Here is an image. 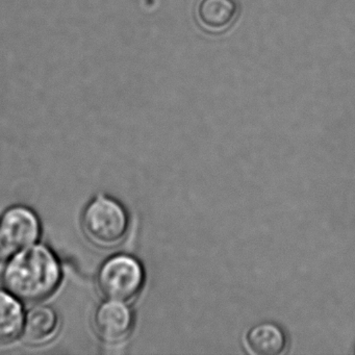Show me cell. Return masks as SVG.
Here are the masks:
<instances>
[{
  "mask_svg": "<svg viewBox=\"0 0 355 355\" xmlns=\"http://www.w3.org/2000/svg\"><path fill=\"white\" fill-rule=\"evenodd\" d=\"M60 324L59 315L53 307L38 305L30 309L24 317L22 336L28 344H47L59 334Z\"/></svg>",
  "mask_w": 355,
  "mask_h": 355,
  "instance_id": "8992f818",
  "label": "cell"
},
{
  "mask_svg": "<svg viewBox=\"0 0 355 355\" xmlns=\"http://www.w3.org/2000/svg\"><path fill=\"white\" fill-rule=\"evenodd\" d=\"M40 236V220L30 207L15 205L0 217V244L11 252L36 244Z\"/></svg>",
  "mask_w": 355,
  "mask_h": 355,
  "instance_id": "277c9868",
  "label": "cell"
},
{
  "mask_svg": "<svg viewBox=\"0 0 355 355\" xmlns=\"http://www.w3.org/2000/svg\"><path fill=\"white\" fill-rule=\"evenodd\" d=\"M24 317L21 301L8 291L0 290V346L19 338L24 329Z\"/></svg>",
  "mask_w": 355,
  "mask_h": 355,
  "instance_id": "9c48e42d",
  "label": "cell"
},
{
  "mask_svg": "<svg viewBox=\"0 0 355 355\" xmlns=\"http://www.w3.org/2000/svg\"><path fill=\"white\" fill-rule=\"evenodd\" d=\"M238 15L239 5L236 0H200L196 9L199 26L211 34L226 32Z\"/></svg>",
  "mask_w": 355,
  "mask_h": 355,
  "instance_id": "52a82bcc",
  "label": "cell"
},
{
  "mask_svg": "<svg viewBox=\"0 0 355 355\" xmlns=\"http://www.w3.org/2000/svg\"><path fill=\"white\" fill-rule=\"evenodd\" d=\"M99 292L109 300L130 303L144 286L145 272L132 255L116 254L107 259L97 273Z\"/></svg>",
  "mask_w": 355,
  "mask_h": 355,
  "instance_id": "3957f363",
  "label": "cell"
},
{
  "mask_svg": "<svg viewBox=\"0 0 355 355\" xmlns=\"http://www.w3.org/2000/svg\"><path fill=\"white\" fill-rule=\"evenodd\" d=\"M93 326L101 340L107 344H118L132 334L134 313L128 303L107 299L95 311Z\"/></svg>",
  "mask_w": 355,
  "mask_h": 355,
  "instance_id": "5b68a950",
  "label": "cell"
},
{
  "mask_svg": "<svg viewBox=\"0 0 355 355\" xmlns=\"http://www.w3.org/2000/svg\"><path fill=\"white\" fill-rule=\"evenodd\" d=\"M247 348L257 355H279L286 348V336L279 326L273 323H261L247 332Z\"/></svg>",
  "mask_w": 355,
  "mask_h": 355,
  "instance_id": "ba28073f",
  "label": "cell"
},
{
  "mask_svg": "<svg viewBox=\"0 0 355 355\" xmlns=\"http://www.w3.org/2000/svg\"><path fill=\"white\" fill-rule=\"evenodd\" d=\"M82 228L85 236L95 246L113 248L125 239L130 217L115 199L98 195L85 209Z\"/></svg>",
  "mask_w": 355,
  "mask_h": 355,
  "instance_id": "7a4b0ae2",
  "label": "cell"
},
{
  "mask_svg": "<svg viewBox=\"0 0 355 355\" xmlns=\"http://www.w3.org/2000/svg\"><path fill=\"white\" fill-rule=\"evenodd\" d=\"M62 278L57 255L49 247L37 243L13 252L3 273L8 292L30 304L46 300L55 294Z\"/></svg>",
  "mask_w": 355,
  "mask_h": 355,
  "instance_id": "6da1fadb",
  "label": "cell"
}]
</instances>
